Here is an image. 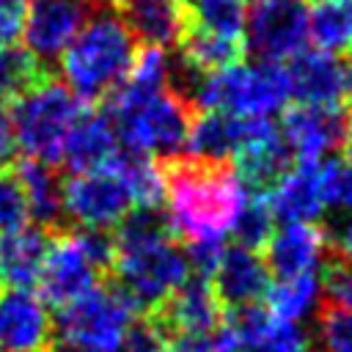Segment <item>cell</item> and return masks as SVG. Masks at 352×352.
Returning a JSON list of instances; mask_svg holds the SVG:
<instances>
[{
	"label": "cell",
	"mask_w": 352,
	"mask_h": 352,
	"mask_svg": "<svg viewBox=\"0 0 352 352\" xmlns=\"http://www.w3.org/2000/svg\"><path fill=\"white\" fill-rule=\"evenodd\" d=\"M223 305L217 302L209 278H187L168 297H162L154 308L143 314V319L157 330V336L168 333H212L223 322Z\"/></svg>",
	"instance_id": "4fadbf2b"
},
{
	"label": "cell",
	"mask_w": 352,
	"mask_h": 352,
	"mask_svg": "<svg viewBox=\"0 0 352 352\" xmlns=\"http://www.w3.org/2000/svg\"><path fill=\"white\" fill-rule=\"evenodd\" d=\"M50 72L52 69L41 66L28 50H16V47L0 50V104L8 107Z\"/></svg>",
	"instance_id": "f546056e"
},
{
	"label": "cell",
	"mask_w": 352,
	"mask_h": 352,
	"mask_svg": "<svg viewBox=\"0 0 352 352\" xmlns=\"http://www.w3.org/2000/svg\"><path fill=\"white\" fill-rule=\"evenodd\" d=\"M346 116L341 107H319V104H294L283 107L280 138L289 154L297 162H322L341 148Z\"/></svg>",
	"instance_id": "5bb4252c"
},
{
	"label": "cell",
	"mask_w": 352,
	"mask_h": 352,
	"mask_svg": "<svg viewBox=\"0 0 352 352\" xmlns=\"http://www.w3.org/2000/svg\"><path fill=\"white\" fill-rule=\"evenodd\" d=\"M30 223L28 201L22 192V184L11 165L0 168V234L25 228Z\"/></svg>",
	"instance_id": "d590c367"
},
{
	"label": "cell",
	"mask_w": 352,
	"mask_h": 352,
	"mask_svg": "<svg viewBox=\"0 0 352 352\" xmlns=\"http://www.w3.org/2000/svg\"><path fill=\"white\" fill-rule=\"evenodd\" d=\"M319 187L324 206L341 214H352V165L336 157H324L319 162Z\"/></svg>",
	"instance_id": "1f68e13d"
},
{
	"label": "cell",
	"mask_w": 352,
	"mask_h": 352,
	"mask_svg": "<svg viewBox=\"0 0 352 352\" xmlns=\"http://www.w3.org/2000/svg\"><path fill=\"white\" fill-rule=\"evenodd\" d=\"M132 206V192L113 165L74 173L63 182V217L77 228L113 231Z\"/></svg>",
	"instance_id": "30bf717a"
},
{
	"label": "cell",
	"mask_w": 352,
	"mask_h": 352,
	"mask_svg": "<svg viewBox=\"0 0 352 352\" xmlns=\"http://www.w3.org/2000/svg\"><path fill=\"white\" fill-rule=\"evenodd\" d=\"M344 99L352 104V52H349V60L344 66Z\"/></svg>",
	"instance_id": "7bdbcfd3"
},
{
	"label": "cell",
	"mask_w": 352,
	"mask_h": 352,
	"mask_svg": "<svg viewBox=\"0 0 352 352\" xmlns=\"http://www.w3.org/2000/svg\"><path fill=\"white\" fill-rule=\"evenodd\" d=\"M113 239L110 231L58 228L50 231L47 253L38 272V297L47 308H63L99 286L110 275Z\"/></svg>",
	"instance_id": "8992f818"
},
{
	"label": "cell",
	"mask_w": 352,
	"mask_h": 352,
	"mask_svg": "<svg viewBox=\"0 0 352 352\" xmlns=\"http://www.w3.org/2000/svg\"><path fill=\"white\" fill-rule=\"evenodd\" d=\"M168 201V223L184 242L223 239L245 204V184L228 162L201 157H168L160 162Z\"/></svg>",
	"instance_id": "7a4b0ae2"
},
{
	"label": "cell",
	"mask_w": 352,
	"mask_h": 352,
	"mask_svg": "<svg viewBox=\"0 0 352 352\" xmlns=\"http://www.w3.org/2000/svg\"><path fill=\"white\" fill-rule=\"evenodd\" d=\"M25 44L41 63L52 66L77 30L94 16L99 0H25Z\"/></svg>",
	"instance_id": "8fae6325"
},
{
	"label": "cell",
	"mask_w": 352,
	"mask_h": 352,
	"mask_svg": "<svg viewBox=\"0 0 352 352\" xmlns=\"http://www.w3.org/2000/svg\"><path fill=\"white\" fill-rule=\"evenodd\" d=\"M341 148H344L346 165H352V118H346V126H344V140H341Z\"/></svg>",
	"instance_id": "b9f144b4"
},
{
	"label": "cell",
	"mask_w": 352,
	"mask_h": 352,
	"mask_svg": "<svg viewBox=\"0 0 352 352\" xmlns=\"http://www.w3.org/2000/svg\"><path fill=\"white\" fill-rule=\"evenodd\" d=\"M121 3H124V0H99V6H116V8H118Z\"/></svg>",
	"instance_id": "bcb514c9"
},
{
	"label": "cell",
	"mask_w": 352,
	"mask_h": 352,
	"mask_svg": "<svg viewBox=\"0 0 352 352\" xmlns=\"http://www.w3.org/2000/svg\"><path fill=\"white\" fill-rule=\"evenodd\" d=\"M25 28V6H6L0 8V50L14 47Z\"/></svg>",
	"instance_id": "ab89813d"
},
{
	"label": "cell",
	"mask_w": 352,
	"mask_h": 352,
	"mask_svg": "<svg viewBox=\"0 0 352 352\" xmlns=\"http://www.w3.org/2000/svg\"><path fill=\"white\" fill-rule=\"evenodd\" d=\"M55 327L41 297L30 289L0 292V352H50Z\"/></svg>",
	"instance_id": "9a60e30c"
},
{
	"label": "cell",
	"mask_w": 352,
	"mask_h": 352,
	"mask_svg": "<svg viewBox=\"0 0 352 352\" xmlns=\"http://www.w3.org/2000/svg\"><path fill=\"white\" fill-rule=\"evenodd\" d=\"M176 47H179V63L192 74H212L245 58L242 38H228V36L195 28L190 22H184V30Z\"/></svg>",
	"instance_id": "d4e9b609"
},
{
	"label": "cell",
	"mask_w": 352,
	"mask_h": 352,
	"mask_svg": "<svg viewBox=\"0 0 352 352\" xmlns=\"http://www.w3.org/2000/svg\"><path fill=\"white\" fill-rule=\"evenodd\" d=\"M308 38L327 55H349L352 0H314L308 8Z\"/></svg>",
	"instance_id": "4316f807"
},
{
	"label": "cell",
	"mask_w": 352,
	"mask_h": 352,
	"mask_svg": "<svg viewBox=\"0 0 352 352\" xmlns=\"http://www.w3.org/2000/svg\"><path fill=\"white\" fill-rule=\"evenodd\" d=\"M198 110H220L236 118H270L292 99L283 63H234L212 74H195L187 94Z\"/></svg>",
	"instance_id": "5b68a950"
},
{
	"label": "cell",
	"mask_w": 352,
	"mask_h": 352,
	"mask_svg": "<svg viewBox=\"0 0 352 352\" xmlns=\"http://www.w3.org/2000/svg\"><path fill=\"white\" fill-rule=\"evenodd\" d=\"M50 352H82V349H77V346H72V344H66V341H52V346H50Z\"/></svg>",
	"instance_id": "ee69618b"
},
{
	"label": "cell",
	"mask_w": 352,
	"mask_h": 352,
	"mask_svg": "<svg viewBox=\"0 0 352 352\" xmlns=\"http://www.w3.org/2000/svg\"><path fill=\"white\" fill-rule=\"evenodd\" d=\"M209 283L223 311H231V308L258 302L264 297L270 286V270L258 256V250L234 245L223 250L220 264L209 275Z\"/></svg>",
	"instance_id": "ac0fdd59"
},
{
	"label": "cell",
	"mask_w": 352,
	"mask_h": 352,
	"mask_svg": "<svg viewBox=\"0 0 352 352\" xmlns=\"http://www.w3.org/2000/svg\"><path fill=\"white\" fill-rule=\"evenodd\" d=\"M0 168H6V165H3V162H0Z\"/></svg>",
	"instance_id": "c3c4849f"
},
{
	"label": "cell",
	"mask_w": 352,
	"mask_h": 352,
	"mask_svg": "<svg viewBox=\"0 0 352 352\" xmlns=\"http://www.w3.org/2000/svg\"><path fill=\"white\" fill-rule=\"evenodd\" d=\"M50 231L25 226L0 234V286L3 289H33L47 253Z\"/></svg>",
	"instance_id": "cb8c5ba5"
},
{
	"label": "cell",
	"mask_w": 352,
	"mask_h": 352,
	"mask_svg": "<svg viewBox=\"0 0 352 352\" xmlns=\"http://www.w3.org/2000/svg\"><path fill=\"white\" fill-rule=\"evenodd\" d=\"M319 289L324 292L322 302H330L338 308H352V261L333 256L327 250L322 258V267H319Z\"/></svg>",
	"instance_id": "e575fe53"
},
{
	"label": "cell",
	"mask_w": 352,
	"mask_h": 352,
	"mask_svg": "<svg viewBox=\"0 0 352 352\" xmlns=\"http://www.w3.org/2000/svg\"><path fill=\"white\" fill-rule=\"evenodd\" d=\"M223 250H226L223 239H192V242H187L184 258H187L190 272H195L201 278H209L214 272V267L220 264Z\"/></svg>",
	"instance_id": "8d00e7d4"
},
{
	"label": "cell",
	"mask_w": 352,
	"mask_h": 352,
	"mask_svg": "<svg viewBox=\"0 0 352 352\" xmlns=\"http://www.w3.org/2000/svg\"><path fill=\"white\" fill-rule=\"evenodd\" d=\"M308 41L305 0H250L245 6L242 44L256 60L283 63Z\"/></svg>",
	"instance_id": "9c48e42d"
},
{
	"label": "cell",
	"mask_w": 352,
	"mask_h": 352,
	"mask_svg": "<svg viewBox=\"0 0 352 352\" xmlns=\"http://www.w3.org/2000/svg\"><path fill=\"white\" fill-rule=\"evenodd\" d=\"M138 41L116 11H94L60 52V74L82 104L104 102L126 77Z\"/></svg>",
	"instance_id": "3957f363"
},
{
	"label": "cell",
	"mask_w": 352,
	"mask_h": 352,
	"mask_svg": "<svg viewBox=\"0 0 352 352\" xmlns=\"http://www.w3.org/2000/svg\"><path fill=\"white\" fill-rule=\"evenodd\" d=\"M116 352H160V336L143 316L132 319Z\"/></svg>",
	"instance_id": "74e56055"
},
{
	"label": "cell",
	"mask_w": 352,
	"mask_h": 352,
	"mask_svg": "<svg viewBox=\"0 0 352 352\" xmlns=\"http://www.w3.org/2000/svg\"><path fill=\"white\" fill-rule=\"evenodd\" d=\"M160 352H234V336L226 322L212 333H168L160 338Z\"/></svg>",
	"instance_id": "836d02e7"
},
{
	"label": "cell",
	"mask_w": 352,
	"mask_h": 352,
	"mask_svg": "<svg viewBox=\"0 0 352 352\" xmlns=\"http://www.w3.org/2000/svg\"><path fill=\"white\" fill-rule=\"evenodd\" d=\"M300 352H319V349H314V346H302Z\"/></svg>",
	"instance_id": "7dc6e473"
},
{
	"label": "cell",
	"mask_w": 352,
	"mask_h": 352,
	"mask_svg": "<svg viewBox=\"0 0 352 352\" xmlns=\"http://www.w3.org/2000/svg\"><path fill=\"white\" fill-rule=\"evenodd\" d=\"M14 151H16V140H14L11 116H8V107L0 104V162H3V165H11Z\"/></svg>",
	"instance_id": "60d3db41"
},
{
	"label": "cell",
	"mask_w": 352,
	"mask_h": 352,
	"mask_svg": "<svg viewBox=\"0 0 352 352\" xmlns=\"http://www.w3.org/2000/svg\"><path fill=\"white\" fill-rule=\"evenodd\" d=\"M316 333L324 352H352V308L319 302Z\"/></svg>",
	"instance_id": "d6a6232c"
},
{
	"label": "cell",
	"mask_w": 352,
	"mask_h": 352,
	"mask_svg": "<svg viewBox=\"0 0 352 352\" xmlns=\"http://www.w3.org/2000/svg\"><path fill=\"white\" fill-rule=\"evenodd\" d=\"M121 19L135 41L148 47H176L184 30V0H124Z\"/></svg>",
	"instance_id": "603a6c76"
},
{
	"label": "cell",
	"mask_w": 352,
	"mask_h": 352,
	"mask_svg": "<svg viewBox=\"0 0 352 352\" xmlns=\"http://www.w3.org/2000/svg\"><path fill=\"white\" fill-rule=\"evenodd\" d=\"M231 162L248 192L267 195L289 170L292 154L280 138V129L270 118H245L242 140L231 154Z\"/></svg>",
	"instance_id": "7c38bea8"
},
{
	"label": "cell",
	"mask_w": 352,
	"mask_h": 352,
	"mask_svg": "<svg viewBox=\"0 0 352 352\" xmlns=\"http://www.w3.org/2000/svg\"><path fill=\"white\" fill-rule=\"evenodd\" d=\"M110 280L132 300L138 314L154 308L190 278L184 250L160 206H132L110 231Z\"/></svg>",
	"instance_id": "6da1fadb"
},
{
	"label": "cell",
	"mask_w": 352,
	"mask_h": 352,
	"mask_svg": "<svg viewBox=\"0 0 352 352\" xmlns=\"http://www.w3.org/2000/svg\"><path fill=\"white\" fill-rule=\"evenodd\" d=\"M324 231H327V250L333 256H341V258L352 261V214L336 220Z\"/></svg>",
	"instance_id": "f35d334b"
},
{
	"label": "cell",
	"mask_w": 352,
	"mask_h": 352,
	"mask_svg": "<svg viewBox=\"0 0 352 352\" xmlns=\"http://www.w3.org/2000/svg\"><path fill=\"white\" fill-rule=\"evenodd\" d=\"M261 250L270 275L278 280L319 272L327 253V231L319 223H286V228L272 231Z\"/></svg>",
	"instance_id": "2e32d148"
},
{
	"label": "cell",
	"mask_w": 352,
	"mask_h": 352,
	"mask_svg": "<svg viewBox=\"0 0 352 352\" xmlns=\"http://www.w3.org/2000/svg\"><path fill=\"white\" fill-rule=\"evenodd\" d=\"M242 126H245V118H236L220 110H198L190 121L184 148L190 157L226 162L231 160V154L242 140Z\"/></svg>",
	"instance_id": "484cf974"
},
{
	"label": "cell",
	"mask_w": 352,
	"mask_h": 352,
	"mask_svg": "<svg viewBox=\"0 0 352 352\" xmlns=\"http://www.w3.org/2000/svg\"><path fill=\"white\" fill-rule=\"evenodd\" d=\"M11 168L22 184L30 220L44 231L63 228V223H66V217H63V182H60L55 165L22 157V160L11 162Z\"/></svg>",
	"instance_id": "7402d4cb"
},
{
	"label": "cell",
	"mask_w": 352,
	"mask_h": 352,
	"mask_svg": "<svg viewBox=\"0 0 352 352\" xmlns=\"http://www.w3.org/2000/svg\"><path fill=\"white\" fill-rule=\"evenodd\" d=\"M223 322L234 336V352H300L305 346L297 322L275 319L258 302L226 311Z\"/></svg>",
	"instance_id": "e0dca14e"
},
{
	"label": "cell",
	"mask_w": 352,
	"mask_h": 352,
	"mask_svg": "<svg viewBox=\"0 0 352 352\" xmlns=\"http://www.w3.org/2000/svg\"><path fill=\"white\" fill-rule=\"evenodd\" d=\"M272 209L267 204V195L258 192H248L245 204L234 220V234H236V245L250 248V250H261L267 245V239L272 236Z\"/></svg>",
	"instance_id": "4dcf8cb0"
},
{
	"label": "cell",
	"mask_w": 352,
	"mask_h": 352,
	"mask_svg": "<svg viewBox=\"0 0 352 352\" xmlns=\"http://www.w3.org/2000/svg\"><path fill=\"white\" fill-rule=\"evenodd\" d=\"M267 311L283 322L305 319L319 302V272H305L297 278H280L264 292Z\"/></svg>",
	"instance_id": "83f0119b"
},
{
	"label": "cell",
	"mask_w": 352,
	"mask_h": 352,
	"mask_svg": "<svg viewBox=\"0 0 352 352\" xmlns=\"http://www.w3.org/2000/svg\"><path fill=\"white\" fill-rule=\"evenodd\" d=\"M6 6H25V0H0V8Z\"/></svg>",
	"instance_id": "f6af8a7d"
},
{
	"label": "cell",
	"mask_w": 352,
	"mask_h": 352,
	"mask_svg": "<svg viewBox=\"0 0 352 352\" xmlns=\"http://www.w3.org/2000/svg\"><path fill=\"white\" fill-rule=\"evenodd\" d=\"M184 22L228 36L242 38L245 25V0H184Z\"/></svg>",
	"instance_id": "f1b7e54d"
},
{
	"label": "cell",
	"mask_w": 352,
	"mask_h": 352,
	"mask_svg": "<svg viewBox=\"0 0 352 352\" xmlns=\"http://www.w3.org/2000/svg\"><path fill=\"white\" fill-rule=\"evenodd\" d=\"M286 77L292 96L302 104L338 107L344 99V69L336 55L322 50H300L294 58H289Z\"/></svg>",
	"instance_id": "d6986e66"
},
{
	"label": "cell",
	"mask_w": 352,
	"mask_h": 352,
	"mask_svg": "<svg viewBox=\"0 0 352 352\" xmlns=\"http://www.w3.org/2000/svg\"><path fill=\"white\" fill-rule=\"evenodd\" d=\"M267 204L275 220L316 223L324 209L319 187V162H297L294 168H289L267 192Z\"/></svg>",
	"instance_id": "44dd1931"
},
{
	"label": "cell",
	"mask_w": 352,
	"mask_h": 352,
	"mask_svg": "<svg viewBox=\"0 0 352 352\" xmlns=\"http://www.w3.org/2000/svg\"><path fill=\"white\" fill-rule=\"evenodd\" d=\"M116 151H118V138L107 113H96L85 107L63 140L60 162L72 173H85L104 168L116 157Z\"/></svg>",
	"instance_id": "ffe728a7"
},
{
	"label": "cell",
	"mask_w": 352,
	"mask_h": 352,
	"mask_svg": "<svg viewBox=\"0 0 352 352\" xmlns=\"http://www.w3.org/2000/svg\"><path fill=\"white\" fill-rule=\"evenodd\" d=\"M104 113L121 148L168 160L184 148L195 107L173 85L160 91H132L118 85L104 99Z\"/></svg>",
	"instance_id": "277c9868"
},
{
	"label": "cell",
	"mask_w": 352,
	"mask_h": 352,
	"mask_svg": "<svg viewBox=\"0 0 352 352\" xmlns=\"http://www.w3.org/2000/svg\"><path fill=\"white\" fill-rule=\"evenodd\" d=\"M138 308L132 300L110 278H104L74 302L58 308L52 327L58 341L82 352H116Z\"/></svg>",
	"instance_id": "ba28073f"
},
{
	"label": "cell",
	"mask_w": 352,
	"mask_h": 352,
	"mask_svg": "<svg viewBox=\"0 0 352 352\" xmlns=\"http://www.w3.org/2000/svg\"><path fill=\"white\" fill-rule=\"evenodd\" d=\"M11 126L16 148H22L25 157L58 165L63 140L77 121V116L88 107L82 104L63 80L44 74L33 88H28L19 99L11 104Z\"/></svg>",
	"instance_id": "52a82bcc"
}]
</instances>
